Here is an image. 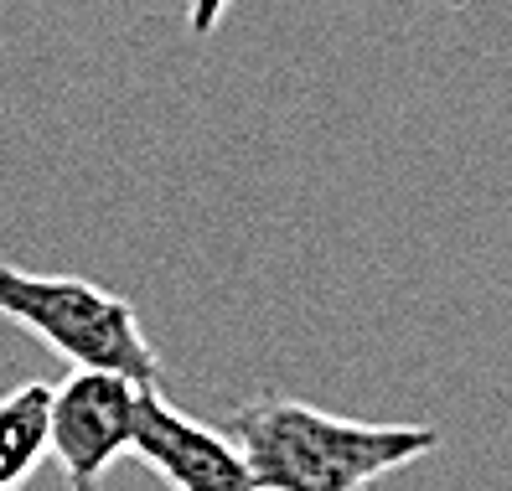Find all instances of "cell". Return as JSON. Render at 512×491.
<instances>
[{
  "label": "cell",
  "mask_w": 512,
  "mask_h": 491,
  "mask_svg": "<svg viewBox=\"0 0 512 491\" xmlns=\"http://www.w3.org/2000/svg\"><path fill=\"white\" fill-rule=\"evenodd\" d=\"M140 393V383L119 373H88V367H73V378L52 388L47 450L57 455L68 491H104L109 466L135 445Z\"/></svg>",
  "instance_id": "cell-3"
},
{
  "label": "cell",
  "mask_w": 512,
  "mask_h": 491,
  "mask_svg": "<svg viewBox=\"0 0 512 491\" xmlns=\"http://www.w3.org/2000/svg\"><path fill=\"white\" fill-rule=\"evenodd\" d=\"M238 455L259 491H368L440 450L435 424H373L316 409L306 398H249L233 409Z\"/></svg>",
  "instance_id": "cell-1"
},
{
  "label": "cell",
  "mask_w": 512,
  "mask_h": 491,
  "mask_svg": "<svg viewBox=\"0 0 512 491\" xmlns=\"http://www.w3.org/2000/svg\"><path fill=\"white\" fill-rule=\"evenodd\" d=\"M233 0H187V32L192 37H213Z\"/></svg>",
  "instance_id": "cell-6"
},
{
  "label": "cell",
  "mask_w": 512,
  "mask_h": 491,
  "mask_svg": "<svg viewBox=\"0 0 512 491\" xmlns=\"http://www.w3.org/2000/svg\"><path fill=\"white\" fill-rule=\"evenodd\" d=\"M47 424H52V388L21 383L0 393V491H21L47 460Z\"/></svg>",
  "instance_id": "cell-5"
},
{
  "label": "cell",
  "mask_w": 512,
  "mask_h": 491,
  "mask_svg": "<svg viewBox=\"0 0 512 491\" xmlns=\"http://www.w3.org/2000/svg\"><path fill=\"white\" fill-rule=\"evenodd\" d=\"M0 316L88 373H119L140 388H161V357L145 342L140 316L114 290L78 274H32L0 264Z\"/></svg>",
  "instance_id": "cell-2"
},
{
  "label": "cell",
  "mask_w": 512,
  "mask_h": 491,
  "mask_svg": "<svg viewBox=\"0 0 512 491\" xmlns=\"http://www.w3.org/2000/svg\"><path fill=\"white\" fill-rule=\"evenodd\" d=\"M130 450L171 491H259L238 445L228 435H218V429L197 424L192 414L171 409L161 398V388L140 393V424H135Z\"/></svg>",
  "instance_id": "cell-4"
}]
</instances>
